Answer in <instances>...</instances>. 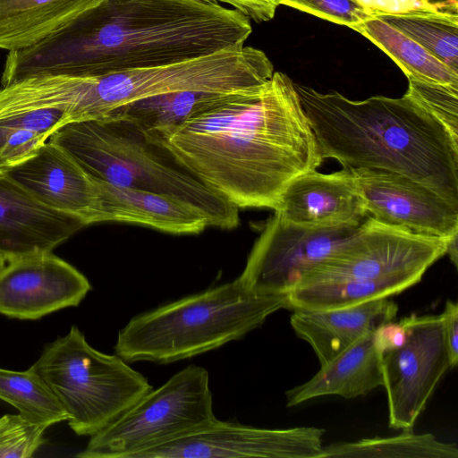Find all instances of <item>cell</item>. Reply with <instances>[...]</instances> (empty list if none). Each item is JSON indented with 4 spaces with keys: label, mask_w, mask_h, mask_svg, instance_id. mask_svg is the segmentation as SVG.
I'll list each match as a JSON object with an SVG mask.
<instances>
[{
    "label": "cell",
    "mask_w": 458,
    "mask_h": 458,
    "mask_svg": "<svg viewBox=\"0 0 458 458\" xmlns=\"http://www.w3.org/2000/svg\"><path fill=\"white\" fill-rule=\"evenodd\" d=\"M358 227H306L274 213L236 279L255 293L286 295Z\"/></svg>",
    "instance_id": "11"
},
{
    "label": "cell",
    "mask_w": 458,
    "mask_h": 458,
    "mask_svg": "<svg viewBox=\"0 0 458 458\" xmlns=\"http://www.w3.org/2000/svg\"><path fill=\"white\" fill-rule=\"evenodd\" d=\"M48 140L95 179L181 199L205 215L209 226L233 229L239 224V208L196 179L125 118L69 123Z\"/></svg>",
    "instance_id": "5"
},
{
    "label": "cell",
    "mask_w": 458,
    "mask_h": 458,
    "mask_svg": "<svg viewBox=\"0 0 458 458\" xmlns=\"http://www.w3.org/2000/svg\"><path fill=\"white\" fill-rule=\"evenodd\" d=\"M378 17L458 72V14L412 11Z\"/></svg>",
    "instance_id": "27"
},
{
    "label": "cell",
    "mask_w": 458,
    "mask_h": 458,
    "mask_svg": "<svg viewBox=\"0 0 458 458\" xmlns=\"http://www.w3.org/2000/svg\"><path fill=\"white\" fill-rule=\"evenodd\" d=\"M273 73L263 51L243 46L170 64L71 75L73 121L101 119L119 107L171 92L248 90L267 82Z\"/></svg>",
    "instance_id": "6"
},
{
    "label": "cell",
    "mask_w": 458,
    "mask_h": 458,
    "mask_svg": "<svg viewBox=\"0 0 458 458\" xmlns=\"http://www.w3.org/2000/svg\"><path fill=\"white\" fill-rule=\"evenodd\" d=\"M383 385L382 350L375 330L320 366L310 380L288 390L286 405L292 407L326 395L356 398Z\"/></svg>",
    "instance_id": "20"
},
{
    "label": "cell",
    "mask_w": 458,
    "mask_h": 458,
    "mask_svg": "<svg viewBox=\"0 0 458 458\" xmlns=\"http://www.w3.org/2000/svg\"><path fill=\"white\" fill-rule=\"evenodd\" d=\"M227 4L256 22L268 21L274 18L280 0H209Z\"/></svg>",
    "instance_id": "33"
},
{
    "label": "cell",
    "mask_w": 458,
    "mask_h": 458,
    "mask_svg": "<svg viewBox=\"0 0 458 458\" xmlns=\"http://www.w3.org/2000/svg\"><path fill=\"white\" fill-rule=\"evenodd\" d=\"M373 15L402 13L412 11L441 12L458 14L455 7L445 0H360Z\"/></svg>",
    "instance_id": "32"
},
{
    "label": "cell",
    "mask_w": 458,
    "mask_h": 458,
    "mask_svg": "<svg viewBox=\"0 0 458 458\" xmlns=\"http://www.w3.org/2000/svg\"><path fill=\"white\" fill-rule=\"evenodd\" d=\"M445 1L448 2L449 4H451L452 5L458 7V0H445Z\"/></svg>",
    "instance_id": "37"
},
{
    "label": "cell",
    "mask_w": 458,
    "mask_h": 458,
    "mask_svg": "<svg viewBox=\"0 0 458 458\" xmlns=\"http://www.w3.org/2000/svg\"><path fill=\"white\" fill-rule=\"evenodd\" d=\"M423 276L380 279H335L298 284L286 293L287 309L328 310L388 298L418 284Z\"/></svg>",
    "instance_id": "22"
},
{
    "label": "cell",
    "mask_w": 458,
    "mask_h": 458,
    "mask_svg": "<svg viewBox=\"0 0 458 458\" xmlns=\"http://www.w3.org/2000/svg\"><path fill=\"white\" fill-rule=\"evenodd\" d=\"M398 323L404 339L382 352L383 386L389 426L411 430L451 364L442 313L412 315Z\"/></svg>",
    "instance_id": "10"
},
{
    "label": "cell",
    "mask_w": 458,
    "mask_h": 458,
    "mask_svg": "<svg viewBox=\"0 0 458 458\" xmlns=\"http://www.w3.org/2000/svg\"><path fill=\"white\" fill-rule=\"evenodd\" d=\"M47 428L34 424L20 414L0 418V458H28L45 444Z\"/></svg>",
    "instance_id": "30"
},
{
    "label": "cell",
    "mask_w": 458,
    "mask_h": 458,
    "mask_svg": "<svg viewBox=\"0 0 458 458\" xmlns=\"http://www.w3.org/2000/svg\"><path fill=\"white\" fill-rule=\"evenodd\" d=\"M208 370L189 365L90 436L81 458H137L216 420Z\"/></svg>",
    "instance_id": "8"
},
{
    "label": "cell",
    "mask_w": 458,
    "mask_h": 458,
    "mask_svg": "<svg viewBox=\"0 0 458 458\" xmlns=\"http://www.w3.org/2000/svg\"><path fill=\"white\" fill-rule=\"evenodd\" d=\"M286 5L353 30L373 15L360 0H280Z\"/></svg>",
    "instance_id": "31"
},
{
    "label": "cell",
    "mask_w": 458,
    "mask_h": 458,
    "mask_svg": "<svg viewBox=\"0 0 458 458\" xmlns=\"http://www.w3.org/2000/svg\"><path fill=\"white\" fill-rule=\"evenodd\" d=\"M325 429L263 428L216 419L137 458H320Z\"/></svg>",
    "instance_id": "12"
},
{
    "label": "cell",
    "mask_w": 458,
    "mask_h": 458,
    "mask_svg": "<svg viewBox=\"0 0 458 458\" xmlns=\"http://www.w3.org/2000/svg\"><path fill=\"white\" fill-rule=\"evenodd\" d=\"M100 0H0V49L31 47Z\"/></svg>",
    "instance_id": "21"
},
{
    "label": "cell",
    "mask_w": 458,
    "mask_h": 458,
    "mask_svg": "<svg viewBox=\"0 0 458 458\" xmlns=\"http://www.w3.org/2000/svg\"><path fill=\"white\" fill-rule=\"evenodd\" d=\"M450 239L415 234L368 216L298 284L335 279L423 276L446 254Z\"/></svg>",
    "instance_id": "9"
},
{
    "label": "cell",
    "mask_w": 458,
    "mask_h": 458,
    "mask_svg": "<svg viewBox=\"0 0 458 458\" xmlns=\"http://www.w3.org/2000/svg\"><path fill=\"white\" fill-rule=\"evenodd\" d=\"M294 88L323 160L403 174L458 207V139L413 98L356 101L295 82Z\"/></svg>",
    "instance_id": "3"
},
{
    "label": "cell",
    "mask_w": 458,
    "mask_h": 458,
    "mask_svg": "<svg viewBox=\"0 0 458 458\" xmlns=\"http://www.w3.org/2000/svg\"><path fill=\"white\" fill-rule=\"evenodd\" d=\"M457 458L454 444L444 443L430 433L414 434L411 430L394 437L362 438L355 442L324 446L320 458Z\"/></svg>",
    "instance_id": "26"
},
{
    "label": "cell",
    "mask_w": 458,
    "mask_h": 458,
    "mask_svg": "<svg viewBox=\"0 0 458 458\" xmlns=\"http://www.w3.org/2000/svg\"><path fill=\"white\" fill-rule=\"evenodd\" d=\"M8 264L7 257L0 251V273L4 269Z\"/></svg>",
    "instance_id": "36"
},
{
    "label": "cell",
    "mask_w": 458,
    "mask_h": 458,
    "mask_svg": "<svg viewBox=\"0 0 458 458\" xmlns=\"http://www.w3.org/2000/svg\"><path fill=\"white\" fill-rule=\"evenodd\" d=\"M274 213L281 219L311 228L358 227L367 218L354 173L315 170L293 178L282 192Z\"/></svg>",
    "instance_id": "16"
},
{
    "label": "cell",
    "mask_w": 458,
    "mask_h": 458,
    "mask_svg": "<svg viewBox=\"0 0 458 458\" xmlns=\"http://www.w3.org/2000/svg\"><path fill=\"white\" fill-rule=\"evenodd\" d=\"M406 95L437 118L458 139V87L408 79Z\"/></svg>",
    "instance_id": "29"
},
{
    "label": "cell",
    "mask_w": 458,
    "mask_h": 458,
    "mask_svg": "<svg viewBox=\"0 0 458 458\" xmlns=\"http://www.w3.org/2000/svg\"><path fill=\"white\" fill-rule=\"evenodd\" d=\"M236 92H171L119 107L105 117L125 118L137 125L149 139H157Z\"/></svg>",
    "instance_id": "23"
},
{
    "label": "cell",
    "mask_w": 458,
    "mask_h": 458,
    "mask_svg": "<svg viewBox=\"0 0 458 458\" xmlns=\"http://www.w3.org/2000/svg\"><path fill=\"white\" fill-rule=\"evenodd\" d=\"M149 140L239 209L274 210L293 178L324 161L294 82L281 72Z\"/></svg>",
    "instance_id": "1"
},
{
    "label": "cell",
    "mask_w": 458,
    "mask_h": 458,
    "mask_svg": "<svg viewBox=\"0 0 458 458\" xmlns=\"http://www.w3.org/2000/svg\"><path fill=\"white\" fill-rule=\"evenodd\" d=\"M96 182L98 223H129L174 234L199 233L209 226L199 209L172 196Z\"/></svg>",
    "instance_id": "19"
},
{
    "label": "cell",
    "mask_w": 458,
    "mask_h": 458,
    "mask_svg": "<svg viewBox=\"0 0 458 458\" xmlns=\"http://www.w3.org/2000/svg\"><path fill=\"white\" fill-rule=\"evenodd\" d=\"M3 174L44 206L75 216L86 225L98 223L96 179L51 141L45 142L35 155Z\"/></svg>",
    "instance_id": "15"
},
{
    "label": "cell",
    "mask_w": 458,
    "mask_h": 458,
    "mask_svg": "<svg viewBox=\"0 0 458 458\" xmlns=\"http://www.w3.org/2000/svg\"><path fill=\"white\" fill-rule=\"evenodd\" d=\"M31 368L54 393L70 428L80 436L102 430L153 388L119 355L91 347L76 326L47 344Z\"/></svg>",
    "instance_id": "7"
},
{
    "label": "cell",
    "mask_w": 458,
    "mask_h": 458,
    "mask_svg": "<svg viewBox=\"0 0 458 458\" xmlns=\"http://www.w3.org/2000/svg\"><path fill=\"white\" fill-rule=\"evenodd\" d=\"M250 20L209 0H100L37 44L8 51L1 83L97 76L243 47Z\"/></svg>",
    "instance_id": "2"
},
{
    "label": "cell",
    "mask_w": 458,
    "mask_h": 458,
    "mask_svg": "<svg viewBox=\"0 0 458 458\" xmlns=\"http://www.w3.org/2000/svg\"><path fill=\"white\" fill-rule=\"evenodd\" d=\"M86 225L49 208L0 174V251L8 262L52 250Z\"/></svg>",
    "instance_id": "17"
},
{
    "label": "cell",
    "mask_w": 458,
    "mask_h": 458,
    "mask_svg": "<svg viewBox=\"0 0 458 458\" xmlns=\"http://www.w3.org/2000/svg\"><path fill=\"white\" fill-rule=\"evenodd\" d=\"M354 30L386 53L407 79L458 87V72L378 16L371 17Z\"/></svg>",
    "instance_id": "24"
},
{
    "label": "cell",
    "mask_w": 458,
    "mask_h": 458,
    "mask_svg": "<svg viewBox=\"0 0 458 458\" xmlns=\"http://www.w3.org/2000/svg\"><path fill=\"white\" fill-rule=\"evenodd\" d=\"M0 399L28 421L45 428L68 420L54 393L31 367L25 371L0 369Z\"/></svg>",
    "instance_id": "28"
},
{
    "label": "cell",
    "mask_w": 458,
    "mask_h": 458,
    "mask_svg": "<svg viewBox=\"0 0 458 458\" xmlns=\"http://www.w3.org/2000/svg\"><path fill=\"white\" fill-rule=\"evenodd\" d=\"M445 335L451 368L458 362V305L448 300L442 312Z\"/></svg>",
    "instance_id": "34"
},
{
    "label": "cell",
    "mask_w": 458,
    "mask_h": 458,
    "mask_svg": "<svg viewBox=\"0 0 458 458\" xmlns=\"http://www.w3.org/2000/svg\"><path fill=\"white\" fill-rule=\"evenodd\" d=\"M281 309L285 294L255 293L235 279L133 317L114 351L126 362H175L242 338Z\"/></svg>",
    "instance_id": "4"
},
{
    "label": "cell",
    "mask_w": 458,
    "mask_h": 458,
    "mask_svg": "<svg viewBox=\"0 0 458 458\" xmlns=\"http://www.w3.org/2000/svg\"><path fill=\"white\" fill-rule=\"evenodd\" d=\"M352 171L369 217L415 234L445 239L458 234V207L426 185L386 170Z\"/></svg>",
    "instance_id": "13"
},
{
    "label": "cell",
    "mask_w": 458,
    "mask_h": 458,
    "mask_svg": "<svg viewBox=\"0 0 458 458\" xmlns=\"http://www.w3.org/2000/svg\"><path fill=\"white\" fill-rule=\"evenodd\" d=\"M397 311L394 301L380 298L328 310H294L290 324L296 335L311 346L322 366L363 335L393 322Z\"/></svg>",
    "instance_id": "18"
},
{
    "label": "cell",
    "mask_w": 458,
    "mask_h": 458,
    "mask_svg": "<svg viewBox=\"0 0 458 458\" xmlns=\"http://www.w3.org/2000/svg\"><path fill=\"white\" fill-rule=\"evenodd\" d=\"M458 234L453 236L447 244L446 254L449 255L451 261L455 267L458 265V250H457Z\"/></svg>",
    "instance_id": "35"
},
{
    "label": "cell",
    "mask_w": 458,
    "mask_h": 458,
    "mask_svg": "<svg viewBox=\"0 0 458 458\" xmlns=\"http://www.w3.org/2000/svg\"><path fill=\"white\" fill-rule=\"evenodd\" d=\"M70 123L55 108L0 113V174L30 158L58 129Z\"/></svg>",
    "instance_id": "25"
},
{
    "label": "cell",
    "mask_w": 458,
    "mask_h": 458,
    "mask_svg": "<svg viewBox=\"0 0 458 458\" xmlns=\"http://www.w3.org/2000/svg\"><path fill=\"white\" fill-rule=\"evenodd\" d=\"M84 275L52 252H40L8 262L0 273V313L38 319L76 307L90 291Z\"/></svg>",
    "instance_id": "14"
}]
</instances>
